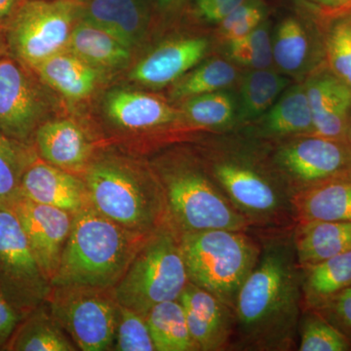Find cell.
Here are the masks:
<instances>
[{"instance_id": "19", "label": "cell", "mask_w": 351, "mask_h": 351, "mask_svg": "<svg viewBox=\"0 0 351 351\" xmlns=\"http://www.w3.org/2000/svg\"><path fill=\"white\" fill-rule=\"evenodd\" d=\"M306 91L313 112V135L343 140L351 106L350 88L339 78L325 75L309 82Z\"/></svg>"}, {"instance_id": "6", "label": "cell", "mask_w": 351, "mask_h": 351, "mask_svg": "<svg viewBox=\"0 0 351 351\" xmlns=\"http://www.w3.org/2000/svg\"><path fill=\"white\" fill-rule=\"evenodd\" d=\"M252 233L232 230L180 233L189 282L234 309L240 289L262 250L257 233Z\"/></svg>"}, {"instance_id": "43", "label": "cell", "mask_w": 351, "mask_h": 351, "mask_svg": "<svg viewBox=\"0 0 351 351\" xmlns=\"http://www.w3.org/2000/svg\"><path fill=\"white\" fill-rule=\"evenodd\" d=\"M308 1L326 11H338L351 6V0H308Z\"/></svg>"}, {"instance_id": "31", "label": "cell", "mask_w": 351, "mask_h": 351, "mask_svg": "<svg viewBox=\"0 0 351 351\" xmlns=\"http://www.w3.org/2000/svg\"><path fill=\"white\" fill-rule=\"evenodd\" d=\"M286 85L285 78L265 69L247 75L242 86V119L251 120L261 117L272 107Z\"/></svg>"}, {"instance_id": "13", "label": "cell", "mask_w": 351, "mask_h": 351, "mask_svg": "<svg viewBox=\"0 0 351 351\" xmlns=\"http://www.w3.org/2000/svg\"><path fill=\"white\" fill-rule=\"evenodd\" d=\"M12 211L19 219L39 265L51 281L68 241L73 214L23 196L15 203Z\"/></svg>"}, {"instance_id": "36", "label": "cell", "mask_w": 351, "mask_h": 351, "mask_svg": "<svg viewBox=\"0 0 351 351\" xmlns=\"http://www.w3.org/2000/svg\"><path fill=\"white\" fill-rule=\"evenodd\" d=\"M230 44V56L252 68H267L272 61V43L267 27H256L248 36Z\"/></svg>"}, {"instance_id": "20", "label": "cell", "mask_w": 351, "mask_h": 351, "mask_svg": "<svg viewBox=\"0 0 351 351\" xmlns=\"http://www.w3.org/2000/svg\"><path fill=\"white\" fill-rule=\"evenodd\" d=\"M105 108L108 119L124 130H149L180 119L167 103L142 92L115 90L108 95Z\"/></svg>"}, {"instance_id": "5", "label": "cell", "mask_w": 351, "mask_h": 351, "mask_svg": "<svg viewBox=\"0 0 351 351\" xmlns=\"http://www.w3.org/2000/svg\"><path fill=\"white\" fill-rule=\"evenodd\" d=\"M157 166L156 174L165 198L168 221L178 232H252L247 219L226 198L203 162L174 156Z\"/></svg>"}, {"instance_id": "22", "label": "cell", "mask_w": 351, "mask_h": 351, "mask_svg": "<svg viewBox=\"0 0 351 351\" xmlns=\"http://www.w3.org/2000/svg\"><path fill=\"white\" fill-rule=\"evenodd\" d=\"M83 19L101 27L130 48L145 32L147 16L138 0H90Z\"/></svg>"}, {"instance_id": "34", "label": "cell", "mask_w": 351, "mask_h": 351, "mask_svg": "<svg viewBox=\"0 0 351 351\" xmlns=\"http://www.w3.org/2000/svg\"><path fill=\"white\" fill-rule=\"evenodd\" d=\"M186 119L196 125L221 127L232 122L234 103L225 92L216 91L189 99L184 106Z\"/></svg>"}, {"instance_id": "37", "label": "cell", "mask_w": 351, "mask_h": 351, "mask_svg": "<svg viewBox=\"0 0 351 351\" xmlns=\"http://www.w3.org/2000/svg\"><path fill=\"white\" fill-rule=\"evenodd\" d=\"M330 63L339 80L351 89V17L339 21L328 39Z\"/></svg>"}, {"instance_id": "42", "label": "cell", "mask_w": 351, "mask_h": 351, "mask_svg": "<svg viewBox=\"0 0 351 351\" xmlns=\"http://www.w3.org/2000/svg\"><path fill=\"white\" fill-rule=\"evenodd\" d=\"M27 0H0V31L7 29Z\"/></svg>"}, {"instance_id": "7", "label": "cell", "mask_w": 351, "mask_h": 351, "mask_svg": "<svg viewBox=\"0 0 351 351\" xmlns=\"http://www.w3.org/2000/svg\"><path fill=\"white\" fill-rule=\"evenodd\" d=\"M189 282L180 233L167 221L145 239L112 291L119 306L145 316L157 304L179 300Z\"/></svg>"}, {"instance_id": "29", "label": "cell", "mask_w": 351, "mask_h": 351, "mask_svg": "<svg viewBox=\"0 0 351 351\" xmlns=\"http://www.w3.org/2000/svg\"><path fill=\"white\" fill-rule=\"evenodd\" d=\"M298 338V350L300 351L350 350L348 337L314 309H302Z\"/></svg>"}, {"instance_id": "4", "label": "cell", "mask_w": 351, "mask_h": 351, "mask_svg": "<svg viewBox=\"0 0 351 351\" xmlns=\"http://www.w3.org/2000/svg\"><path fill=\"white\" fill-rule=\"evenodd\" d=\"M89 204L117 225L149 235L168 221L167 207L156 174L135 164L104 157L85 170Z\"/></svg>"}, {"instance_id": "8", "label": "cell", "mask_w": 351, "mask_h": 351, "mask_svg": "<svg viewBox=\"0 0 351 351\" xmlns=\"http://www.w3.org/2000/svg\"><path fill=\"white\" fill-rule=\"evenodd\" d=\"M82 6L78 0H27L7 29L11 52L36 69L66 50Z\"/></svg>"}, {"instance_id": "1", "label": "cell", "mask_w": 351, "mask_h": 351, "mask_svg": "<svg viewBox=\"0 0 351 351\" xmlns=\"http://www.w3.org/2000/svg\"><path fill=\"white\" fill-rule=\"evenodd\" d=\"M255 233L262 250L235 301L232 350H293L304 309L293 228Z\"/></svg>"}, {"instance_id": "12", "label": "cell", "mask_w": 351, "mask_h": 351, "mask_svg": "<svg viewBox=\"0 0 351 351\" xmlns=\"http://www.w3.org/2000/svg\"><path fill=\"white\" fill-rule=\"evenodd\" d=\"M46 101L36 83L10 58L0 59V132L25 142L40 125Z\"/></svg>"}, {"instance_id": "3", "label": "cell", "mask_w": 351, "mask_h": 351, "mask_svg": "<svg viewBox=\"0 0 351 351\" xmlns=\"http://www.w3.org/2000/svg\"><path fill=\"white\" fill-rule=\"evenodd\" d=\"M233 149H213L203 162L253 232L294 228L291 191L272 163Z\"/></svg>"}, {"instance_id": "14", "label": "cell", "mask_w": 351, "mask_h": 351, "mask_svg": "<svg viewBox=\"0 0 351 351\" xmlns=\"http://www.w3.org/2000/svg\"><path fill=\"white\" fill-rule=\"evenodd\" d=\"M197 351L232 350L234 309L216 295L189 282L179 298Z\"/></svg>"}, {"instance_id": "17", "label": "cell", "mask_w": 351, "mask_h": 351, "mask_svg": "<svg viewBox=\"0 0 351 351\" xmlns=\"http://www.w3.org/2000/svg\"><path fill=\"white\" fill-rule=\"evenodd\" d=\"M295 221H351V171L295 191Z\"/></svg>"}, {"instance_id": "35", "label": "cell", "mask_w": 351, "mask_h": 351, "mask_svg": "<svg viewBox=\"0 0 351 351\" xmlns=\"http://www.w3.org/2000/svg\"><path fill=\"white\" fill-rule=\"evenodd\" d=\"M113 350L156 351L145 315L119 306Z\"/></svg>"}, {"instance_id": "9", "label": "cell", "mask_w": 351, "mask_h": 351, "mask_svg": "<svg viewBox=\"0 0 351 351\" xmlns=\"http://www.w3.org/2000/svg\"><path fill=\"white\" fill-rule=\"evenodd\" d=\"M46 304L78 350H113L119 304L112 290L52 288Z\"/></svg>"}, {"instance_id": "28", "label": "cell", "mask_w": 351, "mask_h": 351, "mask_svg": "<svg viewBox=\"0 0 351 351\" xmlns=\"http://www.w3.org/2000/svg\"><path fill=\"white\" fill-rule=\"evenodd\" d=\"M265 130L274 136L313 135V112L306 88H293L270 108Z\"/></svg>"}, {"instance_id": "23", "label": "cell", "mask_w": 351, "mask_h": 351, "mask_svg": "<svg viewBox=\"0 0 351 351\" xmlns=\"http://www.w3.org/2000/svg\"><path fill=\"white\" fill-rule=\"evenodd\" d=\"M43 82L69 100H84L98 84V69L64 50L45 60L36 69Z\"/></svg>"}, {"instance_id": "24", "label": "cell", "mask_w": 351, "mask_h": 351, "mask_svg": "<svg viewBox=\"0 0 351 351\" xmlns=\"http://www.w3.org/2000/svg\"><path fill=\"white\" fill-rule=\"evenodd\" d=\"M4 350L75 351L78 348L45 302L21 320Z\"/></svg>"}, {"instance_id": "30", "label": "cell", "mask_w": 351, "mask_h": 351, "mask_svg": "<svg viewBox=\"0 0 351 351\" xmlns=\"http://www.w3.org/2000/svg\"><path fill=\"white\" fill-rule=\"evenodd\" d=\"M17 141L0 132V209L12 210L21 197V182L32 159Z\"/></svg>"}, {"instance_id": "27", "label": "cell", "mask_w": 351, "mask_h": 351, "mask_svg": "<svg viewBox=\"0 0 351 351\" xmlns=\"http://www.w3.org/2000/svg\"><path fill=\"white\" fill-rule=\"evenodd\" d=\"M145 319L156 351H197L179 300L156 304Z\"/></svg>"}, {"instance_id": "18", "label": "cell", "mask_w": 351, "mask_h": 351, "mask_svg": "<svg viewBox=\"0 0 351 351\" xmlns=\"http://www.w3.org/2000/svg\"><path fill=\"white\" fill-rule=\"evenodd\" d=\"M38 151L45 162L76 173L91 162L93 145L84 131L71 120H51L36 131Z\"/></svg>"}, {"instance_id": "25", "label": "cell", "mask_w": 351, "mask_h": 351, "mask_svg": "<svg viewBox=\"0 0 351 351\" xmlns=\"http://www.w3.org/2000/svg\"><path fill=\"white\" fill-rule=\"evenodd\" d=\"M66 50L94 68L119 69L130 60V48L107 31L82 20L75 25Z\"/></svg>"}, {"instance_id": "32", "label": "cell", "mask_w": 351, "mask_h": 351, "mask_svg": "<svg viewBox=\"0 0 351 351\" xmlns=\"http://www.w3.org/2000/svg\"><path fill=\"white\" fill-rule=\"evenodd\" d=\"M309 44L302 23L288 17L281 22L272 43V56L282 71L297 73L308 56Z\"/></svg>"}, {"instance_id": "41", "label": "cell", "mask_w": 351, "mask_h": 351, "mask_svg": "<svg viewBox=\"0 0 351 351\" xmlns=\"http://www.w3.org/2000/svg\"><path fill=\"white\" fill-rule=\"evenodd\" d=\"M22 319L20 314L0 293V350H4Z\"/></svg>"}, {"instance_id": "40", "label": "cell", "mask_w": 351, "mask_h": 351, "mask_svg": "<svg viewBox=\"0 0 351 351\" xmlns=\"http://www.w3.org/2000/svg\"><path fill=\"white\" fill-rule=\"evenodd\" d=\"M246 0H195V11L209 23H219Z\"/></svg>"}, {"instance_id": "2", "label": "cell", "mask_w": 351, "mask_h": 351, "mask_svg": "<svg viewBox=\"0 0 351 351\" xmlns=\"http://www.w3.org/2000/svg\"><path fill=\"white\" fill-rule=\"evenodd\" d=\"M147 237L126 230L86 205L73 214L51 286L113 290Z\"/></svg>"}, {"instance_id": "44", "label": "cell", "mask_w": 351, "mask_h": 351, "mask_svg": "<svg viewBox=\"0 0 351 351\" xmlns=\"http://www.w3.org/2000/svg\"><path fill=\"white\" fill-rule=\"evenodd\" d=\"M182 0H156L157 5L161 8H172L173 6L177 5Z\"/></svg>"}, {"instance_id": "33", "label": "cell", "mask_w": 351, "mask_h": 351, "mask_svg": "<svg viewBox=\"0 0 351 351\" xmlns=\"http://www.w3.org/2000/svg\"><path fill=\"white\" fill-rule=\"evenodd\" d=\"M237 75V69L232 64L223 60H213L180 78L173 95L175 98H193L219 91L234 82Z\"/></svg>"}, {"instance_id": "38", "label": "cell", "mask_w": 351, "mask_h": 351, "mask_svg": "<svg viewBox=\"0 0 351 351\" xmlns=\"http://www.w3.org/2000/svg\"><path fill=\"white\" fill-rule=\"evenodd\" d=\"M263 15L265 12L260 3L246 0L219 23L221 36L230 43L239 40L258 27Z\"/></svg>"}, {"instance_id": "39", "label": "cell", "mask_w": 351, "mask_h": 351, "mask_svg": "<svg viewBox=\"0 0 351 351\" xmlns=\"http://www.w3.org/2000/svg\"><path fill=\"white\" fill-rule=\"evenodd\" d=\"M316 311L325 317L329 316V320L338 325L339 331L343 329L351 335V287L339 292Z\"/></svg>"}, {"instance_id": "10", "label": "cell", "mask_w": 351, "mask_h": 351, "mask_svg": "<svg viewBox=\"0 0 351 351\" xmlns=\"http://www.w3.org/2000/svg\"><path fill=\"white\" fill-rule=\"evenodd\" d=\"M50 279L12 210L0 209V293L24 318L47 302Z\"/></svg>"}, {"instance_id": "21", "label": "cell", "mask_w": 351, "mask_h": 351, "mask_svg": "<svg viewBox=\"0 0 351 351\" xmlns=\"http://www.w3.org/2000/svg\"><path fill=\"white\" fill-rule=\"evenodd\" d=\"M300 267H311L351 251V221H306L293 228Z\"/></svg>"}, {"instance_id": "15", "label": "cell", "mask_w": 351, "mask_h": 351, "mask_svg": "<svg viewBox=\"0 0 351 351\" xmlns=\"http://www.w3.org/2000/svg\"><path fill=\"white\" fill-rule=\"evenodd\" d=\"M27 199L75 214L89 204L84 180L45 161L31 160L21 182Z\"/></svg>"}, {"instance_id": "16", "label": "cell", "mask_w": 351, "mask_h": 351, "mask_svg": "<svg viewBox=\"0 0 351 351\" xmlns=\"http://www.w3.org/2000/svg\"><path fill=\"white\" fill-rule=\"evenodd\" d=\"M207 50V39L202 38L170 41L138 62L132 71L131 78L145 86H165L180 80L199 63Z\"/></svg>"}, {"instance_id": "11", "label": "cell", "mask_w": 351, "mask_h": 351, "mask_svg": "<svg viewBox=\"0 0 351 351\" xmlns=\"http://www.w3.org/2000/svg\"><path fill=\"white\" fill-rule=\"evenodd\" d=\"M270 158L291 195L315 182L351 171V154L341 141L315 135L286 141L272 151Z\"/></svg>"}, {"instance_id": "26", "label": "cell", "mask_w": 351, "mask_h": 351, "mask_svg": "<svg viewBox=\"0 0 351 351\" xmlns=\"http://www.w3.org/2000/svg\"><path fill=\"white\" fill-rule=\"evenodd\" d=\"M301 269L304 308L316 311L351 287V251Z\"/></svg>"}]
</instances>
